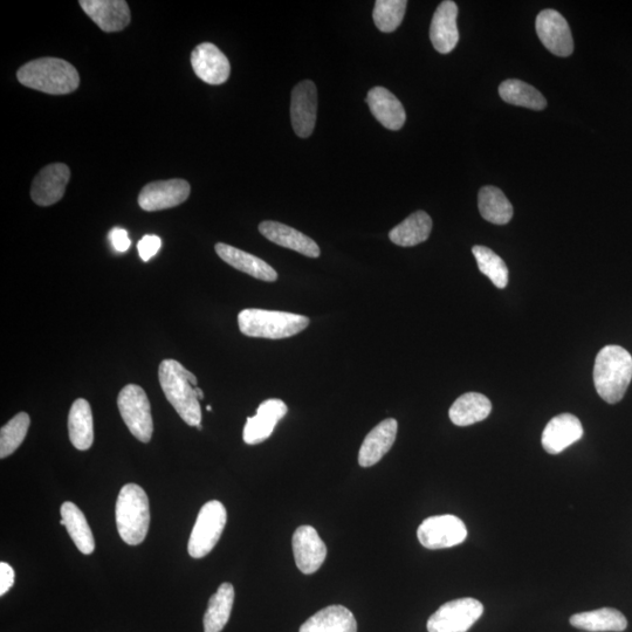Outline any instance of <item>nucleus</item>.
<instances>
[{
	"label": "nucleus",
	"mask_w": 632,
	"mask_h": 632,
	"mask_svg": "<svg viewBox=\"0 0 632 632\" xmlns=\"http://www.w3.org/2000/svg\"><path fill=\"white\" fill-rule=\"evenodd\" d=\"M158 380L167 400L190 427H199L202 409L197 396V377L175 360H164L158 368Z\"/></svg>",
	"instance_id": "f257e3e1"
},
{
	"label": "nucleus",
	"mask_w": 632,
	"mask_h": 632,
	"mask_svg": "<svg viewBox=\"0 0 632 632\" xmlns=\"http://www.w3.org/2000/svg\"><path fill=\"white\" fill-rule=\"evenodd\" d=\"M632 380V356L621 346L610 345L597 354L594 383L597 394L609 404L623 400Z\"/></svg>",
	"instance_id": "f03ea898"
},
{
	"label": "nucleus",
	"mask_w": 632,
	"mask_h": 632,
	"mask_svg": "<svg viewBox=\"0 0 632 632\" xmlns=\"http://www.w3.org/2000/svg\"><path fill=\"white\" fill-rule=\"evenodd\" d=\"M17 78L26 87L52 95L73 93L80 85L77 68L58 58L30 61L19 68Z\"/></svg>",
	"instance_id": "7ed1b4c3"
},
{
	"label": "nucleus",
	"mask_w": 632,
	"mask_h": 632,
	"mask_svg": "<svg viewBox=\"0 0 632 632\" xmlns=\"http://www.w3.org/2000/svg\"><path fill=\"white\" fill-rule=\"evenodd\" d=\"M238 324L240 332L250 338L280 340L305 331L309 319L299 314L251 308L239 313Z\"/></svg>",
	"instance_id": "20e7f679"
},
{
	"label": "nucleus",
	"mask_w": 632,
	"mask_h": 632,
	"mask_svg": "<svg viewBox=\"0 0 632 632\" xmlns=\"http://www.w3.org/2000/svg\"><path fill=\"white\" fill-rule=\"evenodd\" d=\"M149 524L147 493L136 484L123 486L116 501V525L121 539L130 546L142 544L147 537Z\"/></svg>",
	"instance_id": "39448f33"
},
{
	"label": "nucleus",
	"mask_w": 632,
	"mask_h": 632,
	"mask_svg": "<svg viewBox=\"0 0 632 632\" xmlns=\"http://www.w3.org/2000/svg\"><path fill=\"white\" fill-rule=\"evenodd\" d=\"M226 520L228 513L219 501H209L202 507L190 535L188 551L191 558L202 559L212 552L222 537Z\"/></svg>",
	"instance_id": "423d86ee"
},
{
	"label": "nucleus",
	"mask_w": 632,
	"mask_h": 632,
	"mask_svg": "<svg viewBox=\"0 0 632 632\" xmlns=\"http://www.w3.org/2000/svg\"><path fill=\"white\" fill-rule=\"evenodd\" d=\"M118 407L132 435L142 443H149L153 437L154 422L146 391L136 384H128L121 390Z\"/></svg>",
	"instance_id": "0eeeda50"
},
{
	"label": "nucleus",
	"mask_w": 632,
	"mask_h": 632,
	"mask_svg": "<svg viewBox=\"0 0 632 632\" xmlns=\"http://www.w3.org/2000/svg\"><path fill=\"white\" fill-rule=\"evenodd\" d=\"M484 613V606L476 599L465 597L443 604L429 618V632H467Z\"/></svg>",
	"instance_id": "6e6552de"
},
{
	"label": "nucleus",
	"mask_w": 632,
	"mask_h": 632,
	"mask_svg": "<svg viewBox=\"0 0 632 632\" xmlns=\"http://www.w3.org/2000/svg\"><path fill=\"white\" fill-rule=\"evenodd\" d=\"M417 537L423 547L436 551L463 544L467 530L464 522L455 515H437L422 522Z\"/></svg>",
	"instance_id": "1a4fd4ad"
},
{
	"label": "nucleus",
	"mask_w": 632,
	"mask_h": 632,
	"mask_svg": "<svg viewBox=\"0 0 632 632\" xmlns=\"http://www.w3.org/2000/svg\"><path fill=\"white\" fill-rule=\"evenodd\" d=\"M535 27L541 43L549 52L559 57H568L573 53L572 32L567 20L558 11L548 9L540 12Z\"/></svg>",
	"instance_id": "9d476101"
},
{
	"label": "nucleus",
	"mask_w": 632,
	"mask_h": 632,
	"mask_svg": "<svg viewBox=\"0 0 632 632\" xmlns=\"http://www.w3.org/2000/svg\"><path fill=\"white\" fill-rule=\"evenodd\" d=\"M318 111V89L311 80L295 86L292 92L291 120L294 133L301 139L313 134Z\"/></svg>",
	"instance_id": "9b49d317"
},
{
	"label": "nucleus",
	"mask_w": 632,
	"mask_h": 632,
	"mask_svg": "<svg viewBox=\"0 0 632 632\" xmlns=\"http://www.w3.org/2000/svg\"><path fill=\"white\" fill-rule=\"evenodd\" d=\"M190 190V184L184 180L149 183L140 192L139 204L148 212L175 208L187 201Z\"/></svg>",
	"instance_id": "f8f14e48"
},
{
	"label": "nucleus",
	"mask_w": 632,
	"mask_h": 632,
	"mask_svg": "<svg viewBox=\"0 0 632 632\" xmlns=\"http://www.w3.org/2000/svg\"><path fill=\"white\" fill-rule=\"evenodd\" d=\"M292 545L295 563L301 573L313 574L324 565L327 547L314 527H299L293 535Z\"/></svg>",
	"instance_id": "ddd939ff"
},
{
	"label": "nucleus",
	"mask_w": 632,
	"mask_h": 632,
	"mask_svg": "<svg viewBox=\"0 0 632 632\" xmlns=\"http://www.w3.org/2000/svg\"><path fill=\"white\" fill-rule=\"evenodd\" d=\"M191 65L197 77L206 84L222 85L230 78V61L214 44L198 45L192 51Z\"/></svg>",
	"instance_id": "4468645a"
},
{
	"label": "nucleus",
	"mask_w": 632,
	"mask_h": 632,
	"mask_svg": "<svg viewBox=\"0 0 632 632\" xmlns=\"http://www.w3.org/2000/svg\"><path fill=\"white\" fill-rule=\"evenodd\" d=\"M71 171L64 163L45 167L34 178L31 189L33 202L40 206L56 204L64 197Z\"/></svg>",
	"instance_id": "2eb2a0df"
},
{
	"label": "nucleus",
	"mask_w": 632,
	"mask_h": 632,
	"mask_svg": "<svg viewBox=\"0 0 632 632\" xmlns=\"http://www.w3.org/2000/svg\"><path fill=\"white\" fill-rule=\"evenodd\" d=\"M287 412V405L276 398L261 403L257 415L247 418L243 434L244 442L249 445L265 442L271 437L277 424L287 415Z\"/></svg>",
	"instance_id": "dca6fc26"
},
{
	"label": "nucleus",
	"mask_w": 632,
	"mask_h": 632,
	"mask_svg": "<svg viewBox=\"0 0 632 632\" xmlns=\"http://www.w3.org/2000/svg\"><path fill=\"white\" fill-rule=\"evenodd\" d=\"M82 10L103 32L125 30L130 23V10L123 0H81Z\"/></svg>",
	"instance_id": "f3484780"
},
{
	"label": "nucleus",
	"mask_w": 632,
	"mask_h": 632,
	"mask_svg": "<svg viewBox=\"0 0 632 632\" xmlns=\"http://www.w3.org/2000/svg\"><path fill=\"white\" fill-rule=\"evenodd\" d=\"M583 436L580 419L574 415L556 416L546 425L542 432L541 443L549 455H559L562 451L579 442Z\"/></svg>",
	"instance_id": "a211bd4d"
},
{
	"label": "nucleus",
	"mask_w": 632,
	"mask_h": 632,
	"mask_svg": "<svg viewBox=\"0 0 632 632\" xmlns=\"http://www.w3.org/2000/svg\"><path fill=\"white\" fill-rule=\"evenodd\" d=\"M457 17L458 6L452 0L438 6L430 27L431 43L437 52L449 54L455 50L459 41Z\"/></svg>",
	"instance_id": "6ab92c4d"
},
{
	"label": "nucleus",
	"mask_w": 632,
	"mask_h": 632,
	"mask_svg": "<svg viewBox=\"0 0 632 632\" xmlns=\"http://www.w3.org/2000/svg\"><path fill=\"white\" fill-rule=\"evenodd\" d=\"M261 235L270 242L293 250L309 258L320 257V247L304 233L278 222L266 221L259 225Z\"/></svg>",
	"instance_id": "aec40b11"
},
{
	"label": "nucleus",
	"mask_w": 632,
	"mask_h": 632,
	"mask_svg": "<svg viewBox=\"0 0 632 632\" xmlns=\"http://www.w3.org/2000/svg\"><path fill=\"white\" fill-rule=\"evenodd\" d=\"M398 424L396 419L388 418L369 432L361 445L359 464L362 467L374 466L387 455L396 441Z\"/></svg>",
	"instance_id": "412c9836"
},
{
	"label": "nucleus",
	"mask_w": 632,
	"mask_h": 632,
	"mask_svg": "<svg viewBox=\"0 0 632 632\" xmlns=\"http://www.w3.org/2000/svg\"><path fill=\"white\" fill-rule=\"evenodd\" d=\"M366 102L370 112L383 127L390 130H400L407 120L402 102L384 87L370 89Z\"/></svg>",
	"instance_id": "4be33fe9"
},
{
	"label": "nucleus",
	"mask_w": 632,
	"mask_h": 632,
	"mask_svg": "<svg viewBox=\"0 0 632 632\" xmlns=\"http://www.w3.org/2000/svg\"><path fill=\"white\" fill-rule=\"evenodd\" d=\"M215 250L226 264L235 267L236 270L249 274V276L273 283L278 279V273L269 264L265 263L253 254L236 249L228 244L218 243Z\"/></svg>",
	"instance_id": "5701e85b"
},
{
	"label": "nucleus",
	"mask_w": 632,
	"mask_h": 632,
	"mask_svg": "<svg viewBox=\"0 0 632 632\" xmlns=\"http://www.w3.org/2000/svg\"><path fill=\"white\" fill-rule=\"evenodd\" d=\"M299 632H357V622L346 607L329 606L302 624Z\"/></svg>",
	"instance_id": "b1692460"
},
{
	"label": "nucleus",
	"mask_w": 632,
	"mask_h": 632,
	"mask_svg": "<svg viewBox=\"0 0 632 632\" xmlns=\"http://www.w3.org/2000/svg\"><path fill=\"white\" fill-rule=\"evenodd\" d=\"M491 411L492 403L489 398L479 393H467L452 404L449 416L457 427H469L484 421L490 416Z\"/></svg>",
	"instance_id": "393cba45"
},
{
	"label": "nucleus",
	"mask_w": 632,
	"mask_h": 632,
	"mask_svg": "<svg viewBox=\"0 0 632 632\" xmlns=\"http://www.w3.org/2000/svg\"><path fill=\"white\" fill-rule=\"evenodd\" d=\"M68 434L75 449L86 451L94 442V427L91 405L79 398L75 401L68 416Z\"/></svg>",
	"instance_id": "a878e982"
},
{
	"label": "nucleus",
	"mask_w": 632,
	"mask_h": 632,
	"mask_svg": "<svg viewBox=\"0 0 632 632\" xmlns=\"http://www.w3.org/2000/svg\"><path fill=\"white\" fill-rule=\"evenodd\" d=\"M569 622L574 628L589 632H621L628 628L627 618L621 611L613 608H602L587 611V613L575 614L570 617Z\"/></svg>",
	"instance_id": "bb28decb"
},
{
	"label": "nucleus",
	"mask_w": 632,
	"mask_h": 632,
	"mask_svg": "<svg viewBox=\"0 0 632 632\" xmlns=\"http://www.w3.org/2000/svg\"><path fill=\"white\" fill-rule=\"evenodd\" d=\"M60 512L61 518H63L60 524L67 528L75 546L78 547L82 554H92L95 549V540L85 514L80 511L77 505L70 503V501H66L61 506Z\"/></svg>",
	"instance_id": "cd10ccee"
},
{
	"label": "nucleus",
	"mask_w": 632,
	"mask_h": 632,
	"mask_svg": "<svg viewBox=\"0 0 632 632\" xmlns=\"http://www.w3.org/2000/svg\"><path fill=\"white\" fill-rule=\"evenodd\" d=\"M235 602V588L225 582L217 593L210 597L208 609L204 615V632H222L228 624Z\"/></svg>",
	"instance_id": "c85d7f7f"
},
{
	"label": "nucleus",
	"mask_w": 632,
	"mask_h": 632,
	"mask_svg": "<svg viewBox=\"0 0 632 632\" xmlns=\"http://www.w3.org/2000/svg\"><path fill=\"white\" fill-rule=\"evenodd\" d=\"M432 219L424 211H417L390 231L391 242L402 247L424 243L430 236Z\"/></svg>",
	"instance_id": "c756f323"
},
{
	"label": "nucleus",
	"mask_w": 632,
	"mask_h": 632,
	"mask_svg": "<svg viewBox=\"0 0 632 632\" xmlns=\"http://www.w3.org/2000/svg\"><path fill=\"white\" fill-rule=\"evenodd\" d=\"M478 205L480 214L487 222L496 225L510 223L513 206L504 192L496 187H484L479 191Z\"/></svg>",
	"instance_id": "7c9ffc66"
},
{
	"label": "nucleus",
	"mask_w": 632,
	"mask_h": 632,
	"mask_svg": "<svg viewBox=\"0 0 632 632\" xmlns=\"http://www.w3.org/2000/svg\"><path fill=\"white\" fill-rule=\"evenodd\" d=\"M501 99L511 105L542 111L547 101L537 88L520 80H506L499 87Z\"/></svg>",
	"instance_id": "2f4dec72"
},
{
	"label": "nucleus",
	"mask_w": 632,
	"mask_h": 632,
	"mask_svg": "<svg viewBox=\"0 0 632 632\" xmlns=\"http://www.w3.org/2000/svg\"><path fill=\"white\" fill-rule=\"evenodd\" d=\"M472 252L477 260L480 272L485 274L494 286L503 290L508 284V269L505 261L489 247L474 246Z\"/></svg>",
	"instance_id": "473e14b6"
},
{
	"label": "nucleus",
	"mask_w": 632,
	"mask_h": 632,
	"mask_svg": "<svg viewBox=\"0 0 632 632\" xmlns=\"http://www.w3.org/2000/svg\"><path fill=\"white\" fill-rule=\"evenodd\" d=\"M30 424V416L26 412H20L4 425L0 431V458L11 456L23 444Z\"/></svg>",
	"instance_id": "72a5a7b5"
},
{
	"label": "nucleus",
	"mask_w": 632,
	"mask_h": 632,
	"mask_svg": "<svg viewBox=\"0 0 632 632\" xmlns=\"http://www.w3.org/2000/svg\"><path fill=\"white\" fill-rule=\"evenodd\" d=\"M408 2L405 0H377L373 18L377 29L384 33L397 30L403 22Z\"/></svg>",
	"instance_id": "f704fd0d"
},
{
	"label": "nucleus",
	"mask_w": 632,
	"mask_h": 632,
	"mask_svg": "<svg viewBox=\"0 0 632 632\" xmlns=\"http://www.w3.org/2000/svg\"><path fill=\"white\" fill-rule=\"evenodd\" d=\"M162 246V240L158 236L147 235L144 236L139 244H137V250H139L140 257L143 261H149L155 257L157 252L160 251Z\"/></svg>",
	"instance_id": "c9c22d12"
},
{
	"label": "nucleus",
	"mask_w": 632,
	"mask_h": 632,
	"mask_svg": "<svg viewBox=\"0 0 632 632\" xmlns=\"http://www.w3.org/2000/svg\"><path fill=\"white\" fill-rule=\"evenodd\" d=\"M15 570L9 563H0V595L4 596L15 585Z\"/></svg>",
	"instance_id": "e433bc0d"
},
{
	"label": "nucleus",
	"mask_w": 632,
	"mask_h": 632,
	"mask_svg": "<svg viewBox=\"0 0 632 632\" xmlns=\"http://www.w3.org/2000/svg\"><path fill=\"white\" fill-rule=\"evenodd\" d=\"M109 240H111L114 249L118 252H126L129 250L130 245H132L128 237V232L121 228H114L109 232Z\"/></svg>",
	"instance_id": "4c0bfd02"
},
{
	"label": "nucleus",
	"mask_w": 632,
	"mask_h": 632,
	"mask_svg": "<svg viewBox=\"0 0 632 632\" xmlns=\"http://www.w3.org/2000/svg\"><path fill=\"white\" fill-rule=\"evenodd\" d=\"M196 390H197V396H198V398H199V401L204 400V394H203L202 389H199V388L197 387V389H196Z\"/></svg>",
	"instance_id": "58836bf2"
},
{
	"label": "nucleus",
	"mask_w": 632,
	"mask_h": 632,
	"mask_svg": "<svg viewBox=\"0 0 632 632\" xmlns=\"http://www.w3.org/2000/svg\"><path fill=\"white\" fill-rule=\"evenodd\" d=\"M206 409H208V411H211V410H212V409H211V407H210V405H208V407H206Z\"/></svg>",
	"instance_id": "ea45409f"
}]
</instances>
